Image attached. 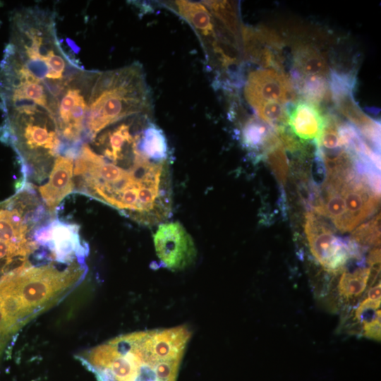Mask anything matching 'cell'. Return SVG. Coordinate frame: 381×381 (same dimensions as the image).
<instances>
[{
  "label": "cell",
  "instance_id": "21",
  "mask_svg": "<svg viewBox=\"0 0 381 381\" xmlns=\"http://www.w3.org/2000/svg\"><path fill=\"white\" fill-rule=\"evenodd\" d=\"M380 283L370 288L368 291V297L373 300L380 299Z\"/></svg>",
  "mask_w": 381,
  "mask_h": 381
},
{
  "label": "cell",
  "instance_id": "17",
  "mask_svg": "<svg viewBox=\"0 0 381 381\" xmlns=\"http://www.w3.org/2000/svg\"><path fill=\"white\" fill-rule=\"evenodd\" d=\"M294 78L298 87L299 93L305 101L318 106L327 96L328 83L325 77L294 75Z\"/></svg>",
  "mask_w": 381,
  "mask_h": 381
},
{
  "label": "cell",
  "instance_id": "13",
  "mask_svg": "<svg viewBox=\"0 0 381 381\" xmlns=\"http://www.w3.org/2000/svg\"><path fill=\"white\" fill-rule=\"evenodd\" d=\"M137 148L141 155L152 162H170L168 140L162 129L151 121L137 132Z\"/></svg>",
  "mask_w": 381,
  "mask_h": 381
},
{
  "label": "cell",
  "instance_id": "12",
  "mask_svg": "<svg viewBox=\"0 0 381 381\" xmlns=\"http://www.w3.org/2000/svg\"><path fill=\"white\" fill-rule=\"evenodd\" d=\"M240 138L243 147L257 159L262 158L265 151L279 140L272 127L256 117L244 123Z\"/></svg>",
  "mask_w": 381,
  "mask_h": 381
},
{
  "label": "cell",
  "instance_id": "18",
  "mask_svg": "<svg viewBox=\"0 0 381 381\" xmlns=\"http://www.w3.org/2000/svg\"><path fill=\"white\" fill-rule=\"evenodd\" d=\"M262 158L269 164L277 180L281 183H285L288 176L289 165L285 149L281 142L279 140L269 147L264 153Z\"/></svg>",
  "mask_w": 381,
  "mask_h": 381
},
{
  "label": "cell",
  "instance_id": "9",
  "mask_svg": "<svg viewBox=\"0 0 381 381\" xmlns=\"http://www.w3.org/2000/svg\"><path fill=\"white\" fill-rule=\"evenodd\" d=\"M73 157L59 155L49 173L48 182L38 187L39 193L51 215H54L60 202L74 191Z\"/></svg>",
  "mask_w": 381,
  "mask_h": 381
},
{
  "label": "cell",
  "instance_id": "4",
  "mask_svg": "<svg viewBox=\"0 0 381 381\" xmlns=\"http://www.w3.org/2000/svg\"><path fill=\"white\" fill-rule=\"evenodd\" d=\"M304 229L312 255L325 270L337 273L350 258H361L362 247L350 238L335 236L321 215L307 213Z\"/></svg>",
  "mask_w": 381,
  "mask_h": 381
},
{
  "label": "cell",
  "instance_id": "22",
  "mask_svg": "<svg viewBox=\"0 0 381 381\" xmlns=\"http://www.w3.org/2000/svg\"><path fill=\"white\" fill-rule=\"evenodd\" d=\"M66 42L75 53L78 54L80 50V47H78L72 40L67 38Z\"/></svg>",
  "mask_w": 381,
  "mask_h": 381
},
{
  "label": "cell",
  "instance_id": "8",
  "mask_svg": "<svg viewBox=\"0 0 381 381\" xmlns=\"http://www.w3.org/2000/svg\"><path fill=\"white\" fill-rule=\"evenodd\" d=\"M245 97L255 109L267 102L289 103L294 90L289 78L277 70L260 69L249 73L244 87Z\"/></svg>",
  "mask_w": 381,
  "mask_h": 381
},
{
  "label": "cell",
  "instance_id": "14",
  "mask_svg": "<svg viewBox=\"0 0 381 381\" xmlns=\"http://www.w3.org/2000/svg\"><path fill=\"white\" fill-rule=\"evenodd\" d=\"M294 75L298 76L320 75L325 77L329 67L323 56L309 45H299L294 52Z\"/></svg>",
  "mask_w": 381,
  "mask_h": 381
},
{
  "label": "cell",
  "instance_id": "5",
  "mask_svg": "<svg viewBox=\"0 0 381 381\" xmlns=\"http://www.w3.org/2000/svg\"><path fill=\"white\" fill-rule=\"evenodd\" d=\"M157 256L163 266L172 271L192 265L197 255L194 241L179 222L162 223L153 234Z\"/></svg>",
  "mask_w": 381,
  "mask_h": 381
},
{
  "label": "cell",
  "instance_id": "7",
  "mask_svg": "<svg viewBox=\"0 0 381 381\" xmlns=\"http://www.w3.org/2000/svg\"><path fill=\"white\" fill-rule=\"evenodd\" d=\"M355 76L335 71L330 73L329 87L336 107L361 133L372 146L380 144V123L367 116L356 104L353 90Z\"/></svg>",
  "mask_w": 381,
  "mask_h": 381
},
{
  "label": "cell",
  "instance_id": "10",
  "mask_svg": "<svg viewBox=\"0 0 381 381\" xmlns=\"http://www.w3.org/2000/svg\"><path fill=\"white\" fill-rule=\"evenodd\" d=\"M174 11L196 32L207 53L219 40L217 24L210 11L202 4L191 1H175Z\"/></svg>",
  "mask_w": 381,
  "mask_h": 381
},
{
  "label": "cell",
  "instance_id": "19",
  "mask_svg": "<svg viewBox=\"0 0 381 381\" xmlns=\"http://www.w3.org/2000/svg\"><path fill=\"white\" fill-rule=\"evenodd\" d=\"M350 238L362 248L380 243V214L356 229Z\"/></svg>",
  "mask_w": 381,
  "mask_h": 381
},
{
  "label": "cell",
  "instance_id": "11",
  "mask_svg": "<svg viewBox=\"0 0 381 381\" xmlns=\"http://www.w3.org/2000/svg\"><path fill=\"white\" fill-rule=\"evenodd\" d=\"M287 110L288 126L293 134L303 140H316L320 136L325 116H322L318 106L301 100Z\"/></svg>",
  "mask_w": 381,
  "mask_h": 381
},
{
  "label": "cell",
  "instance_id": "2",
  "mask_svg": "<svg viewBox=\"0 0 381 381\" xmlns=\"http://www.w3.org/2000/svg\"><path fill=\"white\" fill-rule=\"evenodd\" d=\"M191 332L185 325L122 334L79 359L98 381H176Z\"/></svg>",
  "mask_w": 381,
  "mask_h": 381
},
{
  "label": "cell",
  "instance_id": "15",
  "mask_svg": "<svg viewBox=\"0 0 381 381\" xmlns=\"http://www.w3.org/2000/svg\"><path fill=\"white\" fill-rule=\"evenodd\" d=\"M375 279L370 267H361L353 272L345 271L339 278V295L346 301H354L365 291L368 282L372 284Z\"/></svg>",
  "mask_w": 381,
  "mask_h": 381
},
{
  "label": "cell",
  "instance_id": "20",
  "mask_svg": "<svg viewBox=\"0 0 381 381\" xmlns=\"http://www.w3.org/2000/svg\"><path fill=\"white\" fill-rule=\"evenodd\" d=\"M361 332L367 338L380 340V310L378 309L372 317L362 321Z\"/></svg>",
  "mask_w": 381,
  "mask_h": 381
},
{
  "label": "cell",
  "instance_id": "16",
  "mask_svg": "<svg viewBox=\"0 0 381 381\" xmlns=\"http://www.w3.org/2000/svg\"><path fill=\"white\" fill-rule=\"evenodd\" d=\"M202 3L230 35L234 38L238 37L239 23L235 3L229 1H204Z\"/></svg>",
  "mask_w": 381,
  "mask_h": 381
},
{
  "label": "cell",
  "instance_id": "3",
  "mask_svg": "<svg viewBox=\"0 0 381 381\" xmlns=\"http://www.w3.org/2000/svg\"><path fill=\"white\" fill-rule=\"evenodd\" d=\"M151 92L141 65L97 72L85 119V133L95 139L106 127L128 116L152 111Z\"/></svg>",
  "mask_w": 381,
  "mask_h": 381
},
{
  "label": "cell",
  "instance_id": "1",
  "mask_svg": "<svg viewBox=\"0 0 381 381\" xmlns=\"http://www.w3.org/2000/svg\"><path fill=\"white\" fill-rule=\"evenodd\" d=\"M169 164L144 160L126 168L106 160L84 144L75 157L74 190L102 201L140 224L152 226L171 214Z\"/></svg>",
  "mask_w": 381,
  "mask_h": 381
},
{
  "label": "cell",
  "instance_id": "6",
  "mask_svg": "<svg viewBox=\"0 0 381 381\" xmlns=\"http://www.w3.org/2000/svg\"><path fill=\"white\" fill-rule=\"evenodd\" d=\"M334 176L339 181L346 207L341 231H350L374 213L380 202V195L373 190L353 167Z\"/></svg>",
  "mask_w": 381,
  "mask_h": 381
}]
</instances>
